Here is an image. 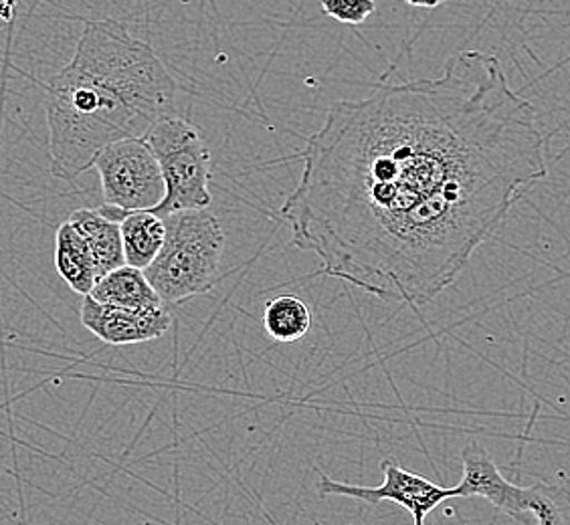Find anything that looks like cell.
Here are the masks:
<instances>
[{
  "label": "cell",
  "mask_w": 570,
  "mask_h": 525,
  "mask_svg": "<svg viewBox=\"0 0 570 525\" xmlns=\"http://www.w3.org/2000/svg\"><path fill=\"white\" fill-rule=\"evenodd\" d=\"M547 153L500 59L460 51L439 77L336 101L279 217L322 274L419 309L549 176Z\"/></svg>",
  "instance_id": "1"
},
{
  "label": "cell",
  "mask_w": 570,
  "mask_h": 525,
  "mask_svg": "<svg viewBox=\"0 0 570 525\" xmlns=\"http://www.w3.org/2000/svg\"><path fill=\"white\" fill-rule=\"evenodd\" d=\"M176 81L150 44L116 19L88 21L45 96L51 175L73 182L110 143L144 138L173 113Z\"/></svg>",
  "instance_id": "2"
},
{
  "label": "cell",
  "mask_w": 570,
  "mask_h": 525,
  "mask_svg": "<svg viewBox=\"0 0 570 525\" xmlns=\"http://www.w3.org/2000/svg\"><path fill=\"white\" fill-rule=\"evenodd\" d=\"M165 225V245L144 274L165 306L170 307L205 296L217 285L225 230L209 208L173 212Z\"/></svg>",
  "instance_id": "3"
},
{
  "label": "cell",
  "mask_w": 570,
  "mask_h": 525,
  "mask_svg": "<svg viewBox=\"0 0 570 525\" xmlns=\"http://www.w3.org/2000/svg\"><path fill=\"white\" fill-rule=\"evenodd\" d=\"M165 178V200L154 215L166 219L180 210L209 208L210 153L200 131L190 121L168 113L144 136Z\"/></svg>",
  "instance_id": "4"
},
{
  "label": "cell",
  "mask_w": 570,
  "mask_h": 525,
  "mask_svg": "<svg viewBox=\"0 0 570 525\" xmlns=\"http://www.w3.org/2000/svg\"><path fill=\"white\" fill-rule=\"evenodd\" d=\"M94 168L101 180L104 205L124 212L154 210L165 200V178L144 138L110 143L98 153Z\"/></svg>",
  "instance_id": "5"
},
{
  "label": "cell",
  "mask_w": 570,
  "mask_h": 525,
  "mask_svg": "<svg viewBox=\"0 0 570 525\" xmlns=\"http://www.w3.org/2000/svg\"><path fill=\"white\" fill-rule=\"evenodd\" d=\"M381 469H383L384 482L379 487L334 482L328 475L318 473L316 489L322 497L338 495V497H351L371 505L393 502L405 507L413 517V525H425V519L428 515L433 514V509H438L443 502L455 497L453 487H441L438 483L429 482L428 477L403 469L393 459L383 460Z\"/></svg>",
  "instance_id": "6"
},
{
  "label": "cell",
  "mask_w": 570,
  "mask_h": 525,
  "mask_svg": "<svg viewBox=\"0 0 570 525\" xmlns=\"http://www.w3.org/2000/svg\"><path fill=\"white\" fill-rule=\"evenodd\" d=\"M81 326L108 346H134L163 338L173 326L170 307L156 311H130L121 307L104 306L91 296L81 301Z\"/></svg>",
  "instance_id": "7"
},
{
  "label": "cell",
  "mask_w": 570,
  "mask_h": 525,
  "mask_svg": "<svg viewBox=\"0 0 570 525\" xmlns=\"http://www.w3.org/2000/svg\"><path fill=\"white\" fill-rule=\"evenodd\" d=\"M461 460L463 477L453 487L455 497H482L494 505L498 512H504L505 504L514 493L515 483L505 479L494 457L480 443L470 440L465 449L461 450Z\"/></svg>",
  "instance_id": "8"
},
{
  "label": "cell",
  "mask_w": 570,
  "mask_h": 525,
  "mask_svg": "<svg viewBox=\"0 0 570 525\" xmlns=\"http://www.w3.org/2000/svg\"><path fill=\"white\" fill-rule=\"evenodd\" d=\"M67 220L88 245L99 279L126 265L120 222L106 219L98 208H79Z\"/></svg>",
  "instance_id": "9"
},
{
  "label": "cell",
  "mask_w": 570,
  "mask_h": 525,
  "mask_svg": "<svg viewBox=\"0 0 570 525\" xmlns=\"http://www.w3.org/2000/svg\"><path fill=\"white\" fill-rule=\"evenodd\" d=\"M89 296L104 306L121 307L130 311H156L166 307L142 269L128 265L104 275Z\"/></svg>",
  "instance_id": "10"
},
{
  "label": "cell",
  "mask_w": 570,
  "mask_h": 525,
  "mask_svg": "<svg viewBox=\"0 0 570 525\" xmlns=\"http://www.w3.org/2000/svg\"><path fill=\"white\" fill-rule=\"evenodd\" d=\"M56 269L61 279L79 296H89L98 284V271L89 247L69 220L57 229Z\"/></svg>",
  "instance_id": "11"
},
{
  "label": "cell",
  "mask_w": 570,
  "mask_h": 525,
  "mask_svg": "<svg viewBox=\"0 0 570 525\" xmlns=\"http://www.w3.org/2000/svg\"><path fill=\"white\" fill-rule=\"evenodd\" d=\"M120 229L126 265L144 271L165 245V219L154 215L153 210H138L121 220Z\"/></svg>",
  "instance_id": "12"
},
{
  "label": "cell",
  "mask_w": 570,
  "mask_h": 525,
  "mask_svg": "<svg viewBox=\"0 0 570 525\" xmlns=\"http://www.w3.org/2000/svg\"><path fill=\"white\" fill-rule=\"evenodd\" d=\"M312 326V311L297 296H277L265 304V334L275 341L292 344L304 338Z\"/></svg>",
  "instance_id": "13"
},
{
  "label": "cell",
  "mask_w": 570,
  "mask_h": 525,
  "mask_svg": "<svg viewBox=\"0 0 570 525\" xmlns=\"http://www.w3.org/2000/svg\"><path fill=\"white\" fill-rule=\"evenodd\" d=\"M322 11L342 24L358 27L376 11V2L374 0H322Z\"/></svg>",
  "instance_id": "14"
},
{
  "label": "cell",
  "mask_w": 570,
  "mask_h": 525,
  "mask_svg": "<svg viewBox=\"0 0 570 525\" xmlns=\"http://www.w3.org/2000/svg\"><path fill=\"white\" fill-rule=\"evenodd\" d=\"M405 2L415 9H438L439 4H443L445 0H405Z\"/></svg>",
  "instance_id": "15"
}]
</instances>
